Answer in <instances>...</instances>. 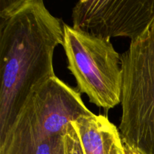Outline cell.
I'll use <instances>...</instances> for the list:
<instances>
[{
  "label": "cell",
  "instance_id": "cell-5",
  "mask_svg": "<svg viewBox=\"0 0 154 154\" xmlns=\"http://www.w3.org/2000/svg\"><path fill=\"white\" fill-rule=\"evenodd\" d=\"M74 29L99 38L126 37L144 32L154 17V0H81L72 9Z\"/></svg>",
  "mask_w": 154,
  "mask_h": 154
},
{
  "label": "cell",
  "instance_id": "cell-4",
  "mask_svg": "<svg viewBox=\"0 0 154 154\" xmlns=\"http://www.w3.org/2000/svg\"><path fill=\"white\" fill-rule=\"evenodd\" d=\"M63 47L77 89L99 108L110 110L121 102V55L111 40L99 38L63 23Z\"/></svg>",
  "mask_w": 154,
  "mask_h": 154
},
{
  "label": "cell",
  "instance_id": "cell-7",
  "mask_svg": "<svg viewBox=\"0 0 154 154\" xmlns=\"http://www.w3.org/2000/svg\"><path fill=\"white\" fill-rule=\"evenodd\" d=\"M66 154H84L79 138L72 122L69 123L64 133Z\"/></svg>",
  "mask_w": 154,
  "mask_h": 154
},
{
  "label": "cell",
  "instance_id": "cell-8",
  "mask_svg": "<svg viewBox=\"0 0 154 154\" xmlns=\"http://www.w3.org/2000/svg\"><path fill=\"white\" fill-rule=\"evenodd\" d=\"M126 154H140V153H137V152H135V151H131V150H126Z\"/></svg>",
  "mask_w": 154,
  "mask_h": 154
},
{
  "label": "cell",
  "instance_id": "cell-2",
  "mask_svg": "<svg viewBox=\"0 0 154 154\" xmlns=\"http://www.w3.org/2000/svg\"><path fill=\"white\" fill-rule=\"evenodd\" d=\"M120 130L126 150L154 154V17L121 55Z\"/></svg>",
  "mask_w": 154,
  "mask_h": 154
},
{
  "label": "cell",
  "instance_id": "cell-1",
  "mask_svg": "<svg viewBox=\"0 0 154 154\" xmlns=\"http://www.w3.org/2000/svg\"><path fill=\"white\" fill-rule=\"evenodd\" d=\"M63 23L42 0L0 1V139L33 92L56 76Z\"/></svg>",
  "mask_w": 154,
  "mask_h": 154
},
{
  "label": "cell",
  "instance_id": "cell-3",
  "mask_svg": "<svg viewBox=\"0 0 154 154\" xmlns=\"http://www.w3.org/2000/svg\"><path fill=\"white\" fill-rule=\"evenodd\" d=\"M91 113L78 89L54 77L27 99L0 139V154H29L49 137L65 133L71 122Z\"/></svg>",
  "mask_w": 154,
  "mask_h": 154
},
{
  "label": "cell",
  "instance_id": "cell-6",
  "mask_svg": "<svg viewBox=\"0 0 154 154\" xmlns=\"http://www.w3.org/2000/svg\"><path fill=\"white\" fill-rule=\"evenodd\" d=\"M84 154H126L120 130L106 116L91 114L72 122Z\"/></svg>",
  "mask_w": 154,
  "mask_h": 154
}]
</instances>
